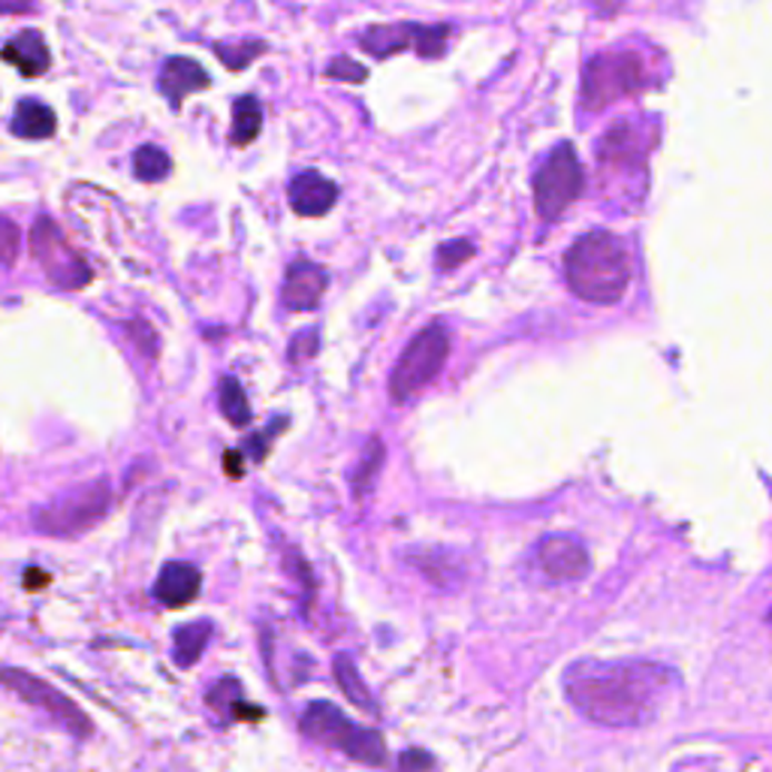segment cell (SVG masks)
Wrapping results in <instances>:
<instances>
[{
  "label": "cell",
  "mask_w": 772,
  "mask_h": 772,
  "mask_svg": "<svg viewBox=\"0 0 772 772\" xmlns=\"http://www.w3.org/2000/svg\"><path fill=\"white\" fill-rule=\"evenodd\" d=\"M682 689L676 670L652 661L585 657L564 670V694L580 715L601 728H643Z\"/></svg>",
  "instance_id": "1"
},
{
  "label": "cell",
  "mask_w": 772,
  "mask_h": 772,
  "mask_svg": "<svg viewBox=\"0 0 772 772\" xmlns=\"http://www.w3.org/2000/svg\"><path fill=\"white\" fill-rule=\"evenodd\" d=\"M564 278L592 305H616L631 284V257L610 230L583 232L564 254Z\"/></svg>",
  "instance_id": "2"
},
{
  "label": "cell",
  "mask_w": 772,
  "mask_h": 772,
  "mask_svg": "<svg viewBox=\"0 0 772 772\" xmlns=\"http://www.w3.org/2000/svg\"><path fill=\"white\" fill-rule=\"evenodd\" d=\"M305 736L324 742L329 749H338L347 758H354L368 766H380L386 763V742L377 731H368L363 724H356L345 715V712L326 703V700H314L308 703V710L299 719Z\"/></svg>",
  "instance_id": "3"
},
{
  "label": "cell",
  "mask_w": 772,
  "mask_h": 772,
  "mask_svg": "<svg viewBox=\"0 0 772 772\" xmlns=\"http://www.w3.org/2000/svg\"><path fill=\"white\" fill-rule=\"evenodd\" d=\"M109 504H112L109 481L82 483L58 495L55 502L42 504L40 511L33 513V528L40 534H52V537H79V534L91 532L97 522H103Z\"/></svg>",
  "instance_id": "4"
},
{
  "label": "cell",
  "mask_w": 772,
  "mask_h": 772,
  "mask_svg": "<svg viewBox=\"0 0 772 772\" xmlns=\"http://www.w3.org/2000/svg\"><path fill=\"white\" fill-rule=\"evenodd\" d=\"M449 354V333L444 324H428L426 329H419L410 345L405 347V354L398 356L396 368L389 375V398L396 405H405L417 396L423 386H428L438 372L444 368Z\"/></svg>",
  "instance_id": "5"
},
{
  "label": "cell",
  "mask_w": 772,
  "mask_h": 772,
  "mask_svg": "<svg viewBox=\"0 0 772 772\" xmlns=\"http://www.w3.org/2000/svg\"><path fill=\"white\" fill-rule=\"evenodd\" d=\"M640 88H646V63L637 52H601L585 63L583 103L592 112Z\"/></svg>",
  "instance_id": "6"
},
{
  "label": "cell",
  "mask_w": 772,
  "mask_h": 772,
  "mask_svg": "<svg viewBox=\"0 0 772 772\" xmlns=\"http://www.w3.org/2000/svg\"><path fill=\"white\" fill-rule=\"evenodd\" d=\"M583 164L571 142H558L534 172V209L543 220H555L583 194Z\"/></svg>",
  "instance_id": "7"
},
{
  "label": "cell",
  "mask_w": 772,
  "mask_h": 772,
  "mask_svg": "<svg viewBox=\"0 0 772 772\" xmlns=\"http://www.w3.org/2000/svg\"><path fill=\"white\" fill-rule=\"evenodd\" d=\"M31 254L58 290H82L95 281L91 266L70 245L55 218H37L31 227Z\"/></svg>",
  "instance_id": "8"
},
{
  "label": "cell",
  "mask_w": 772,
  "mask_h": 772,
  "mask_svg": "<svg viewBox=\"0 0 772 772\" xmlns=\"http://www.w3.org/2000/svg\"><path fill=\"white\" fill-rule=\"evenodd\" d=\"M0 685H3V689H10L12 694H19L24 703H31V706L46 712L55 724H61L63 731L73 733V736H79V740L91 736V731H95L91 719L76 706L73 700L67 697V694H61L58 689H52L49 682H42L40 676L28 673V670L0 667Z\"/></svg>",
  "instance_id": "9"
},
{
  "label": "cell",
  "mask_w": 772,
  "mask_h": 772,
  "mask_svg": "<svg viewBox=\"0 0 772 772\" xmlns=\"http://www.w3.org/2000/svg\"><path fill=\"white\" fill-rule=\"evenodd\" d=\"M534 567L546 583H576L592 571V558L574 537H543L534 546Z\"/></svg>",
  "instance_id": "10"
},
{
  "label": "cell",
  "mask_w": 772,
  "mask_h": 772,
  "mask_svg": "<svg viewBox=\"0 0 772 772\" xmlns=\"http://www.w3.org/2000/svg\"><path fill=\"white\" fill-rule=\"evenodd\" d=\"M287 199H290V209L296 211V215H303V218H320V215H326V211L335 206L338 185H335L333 178L314 172V169H305V172H299V176L290 181Z\"/></svg>",
  "instance_id": "11"
},
{
  "label": "cell",
  "mask_w": 772,
  "mask_h": 772,
  "mask_svg": "<svg viewBox=\"0 0 772 772\" xmlns=\"http://www.w3.org/2000/svg\"><path fill=\"white\" fill-rule=\"evenodd\" d=\"M326 271L311 260H296L284 275V305L290 311H311L320 305L326 290Z\"/></svg>",
  "instance_id": "12"
},
{
  "label": "cell",
  "mask_w": 772,
  "mask_h": 772,
  "mask_svg": "<svg viewBox=\"0 0 772 772\" xmlns=\"http://www.w3.org/2000/svg\"><path fill=\"white\" fill-rule=\"evenodd\" d=\"M211 85L209 73L202 70V63H197L194 58H169L164 67H160V76H157V88L160 95L167 97L172 109L185 103V97L197 95V91H206Z\"/></svg>",
  "instance_id": "13"
},
{
  "label": "cell",
  "mask_w": 772,
  "mask_h": 772,
  "mask_svg": "<svg viewBox=\"0 0 772 772\" xmlns=\"http://www.w3.org/2000/svg\"><path fill=\"white\" fill-rule=\"evenodd\" d=\"M199 588H202V576L194 564L188 562H169L164 564V571L155 583V597L164 606L181 610L190 601H197Z\"/></svg>",
  "instance_id": "14"
},
{
  "label": "cell",
  "mask_w": 772,
  "mask_h": 772,
  "mask_svg": "<svg viewBox=\"0 0 772 772\" xmlns=\"http://www.w3.org/2000/svg\"><path fill=\"white\" fill-rule=\"evenodd\" d=\"M0 58L12 67H19L21 76H40L52 67V55H49V46L42 40L40 31H21L16 33L3 49H0Z\"/></svg>",
  "instance_id": "15"
},
{
  "label": "cell",
  "mask_w": 772,
  "mask_h": 772,
  "mask_svg": "<svg viewBox=\"0 0 772 772\" xmlns=\"http://www.w3.org/2000/svg\"><path fill=\"white\" fill-rule=\"evenodd\" d=\"M55 127H58V121H55V112L49 106L40 103V100H21L16 106L10 130L19 139H49V136H55Z\"/></svg>",
  "instance_id": "16"
},
{
  "label": "cell",
  "mask_w": 772,
  "mask_h": 772,
  "mask_svg": "<svg viewBox=\"0 0 772 772\" xmlns=\"http://www.w3.org/2000/svg\"><path fill=\"white\" fill-rule=\"evenodd\" d=\"M417 28L419 24H375L359 37V42L366 46V52L386 58V55L402 52L407 42H417Z\"/></svg>",
  "instance_id": "17"
},
{
  "label": "cell",
  "mask_w": 772,
  "mask_h": 772,
  "mask_svg": "<svg viewBox=\"0 0 772 772\" xmlns=\"http://www.w3.org/2000/svg\"><path fill=\"white\" fill-rule=\"evenodd\" d=\"M211 640V622H190L176 627L172 634V657L178 667H194Z\"/></svg>",
  "instance_id": "18"
},
{
  "label": "cell",
  "mask_w": 772,
  "mask_h": 772,
  "mask_svg": "<svg viewBox=\"0 0 772 772\" xmlns=\"http://www.w3.org/2000/svg\"><path fill=\"white\" fill-rule=\"evenodd\" d=\"M260 127H263V106L260 100L254 95H245L239 97L236 103H232V127H230V142L236 148H245L251 146L254 139L260 136Z\"/></svg>",
  "instance_id": "19"
},
{
  "label": "cell",
  "mask_w": 772,
  "mask_h": 772,
  "mask_svg": "<svg viewBox=\"0 0 772 772\" xmlns=\"http://www.w3.org/2000/svg\"><path fill=\"white\" fill-rule=\"evenodd\" d=\"M335 682H338V689L345 691V697L354 703V706H359V710L366 712H377V703L375 697H372V691L366 689V682H363V676H359V670H356V664L350 661L347 655H338L335 657Z\"/></svg>",
  "instance_id": "20"
},
{
  "label": "cell",
  "mask_w": 772,
  "mask_h": 772,
  "mask_svg": "<svg viewBox=\"0 0 772 772\" xmlns=\"http://www.w3.org/2000/svg\"><path fill=\"white\" fill-rule=\"evenodd\" d=\"M380 465H384V441L372 438L363 449V456H359V465L350 471V489H354L356 498H363L375 486Z\"/></svg>",
  "instance_id": "21"
},
{
  "label": "cell",
  "mask_w": 772,
  "mask_h": 772,
  "mask_svg": "<svg viewBox=\"0 0 772 772\" xmlns=\"http://www.w3.org/2000/svg\"><path fill=\"white\" fill-rule=\"evenodd\" d=\"M220 410L236 428H245L251 423V405H248V396H245V389H241L236 377L220 380Z\"/></svg>",
  "instance_id": "22"
},
{
  "label": "cell",
  "mask_w": 772,
  "mask_h": 772,
  "mask_svg": "<svg viewBox=\"0 0 772 772\" xmlns=\"http://www.w3.org/2000/svg\"><path fill=\"white\" fill-rule=\"evenodd\" d=\"M169 169H172V160H169V155L164 151V148L157 146H139L133 155V172L139 181H148V185H155V181H164V178L169 176Z\"/></svg>",
  "instance_id": "23"
},
{
  "label": "cell",
  "mask_w": 772,
  "mask_h": 772,
  "mask_svg": "<svg viewBox=\"0 0 772 772\" xmlns=\"http://www.w3.org/2000/svg\"><path fill=\"white\" fill-rule=\"evenodd\" d=\"M209 703L218 712H232V719H245V712L254 715V719H260L263 715L260 710H245V706H241V689L236 679H224V682H218V685L209 691Z\"/></svg>",
  "instance_id": "24"
},
{
  "label": "cell",
  "mask_w": 772,
  "mask_h": 772,
  "mask_svg": "<svg viewBox=\"0 0 772 772\" xmlns=\"http://www.w3.org/2000/svg\"><path fill=\"white\" fill-rule=\"evenodd\" d=\"M263 52H266V42L260 40L236 42V46H230V42H218V46H215V55H218L220 61L227 63L230 70H245V67H248V63Z\"/></svg>",
  "instance_id": "25"
},
{
  "label": "cell",
  "mask_w": 772,
  "mask_h": 772,
  "mask_svg": "<svg viewBox=\"0 0 772 772\" xmlns=\"http://www.w3.org/2000/svg\"><path fill=\"white\" fill-rule=\"evenodd\" d=\"M21 251V230L19 224L0 215V266H12L19 260Z\"/></svg>",
  "instance_id": "26"
},
{
  "label": "cell",
  "mask_w": 772,
  "mask_h": 772,
  "mask_svg": "<svg viewBox=\"0 0 772 772\" xmlns=\"http://www.w3.org/2000/svg\"><path fill=\"white\" fill-rule=\"evenodd\" d=\"M326 76H329V79H345V82H363V79H366V67L350 61V58H335V61H329V67H326Z\"/></svg>",
  "instance_id": "27"
},
{
  "label": "cell",
  "mask_w": 772,
  "mask_h": 772,
  "mask_svg": "<svg viewBox=\"0 0 772 772\" xmlns=\"http://www.w3.org/2000/svg\"><path fill=\"white\" fill-rule=\"evenodd\" d=\"M471 254H474V248H471L465 239L447 241V245L438 251V263L444 266V269H456L462 260H468Z\"/></svg>",
  "instance_id": "28"
},
{
  "label": "cell",
  "mask_w": 772,
  "mask_h": 772,
  "mask_svg": "<svg viewBox=\"0 0 772 772\" xmlns=\"http://www.w3.org/2000/svg\"><path fill=\"white\" fill-rule=\"evenodd\" d=\"M314 354H317V329H305V333H299L296 338H293V345H290L293 363H305V359H311Z\"/></svg>",
  "instance_id": "29"
},
{
  "label": "cell",
  "mask_w": 772,
  "mask_h": 772,
  "mask_svg": "<svg viewBox=\"0 0 772 772\" xmlns=\"http://www.w3.org/2000/svg\"><path fill=\"white\" fill-rule=\"evenodd\" d=\"M284 426H287V419H278V423H275V426H271L269 432H260V435H254V438L248 441V449H251L254 462L266 459V449H269V441L275 438V432H278V428H284Z\"/></svg>",
  "instance_id": "30"
},
{
  "label": "cell",
  "mask_w": 772,
  "mask_h": 772,
  "mask_svg": "<svg viewBox=\"0 0 772 772\" xmlns=\"http://www.w3.org/2000/svg\"><path fill=\"white\" fill-rule=\"evenodd\" d=\"M127 329L130 333H139V338H136V345L142 347V354L148 350V356H157V335L155 329L148 324H127Z\"/></svg>",
  "instance_id": "31"
},
{
  "label": "cell",
  "mask_w": 772,
  "mask_h": 772,
  "mask_svg": "<svg viewBox=\"0 0 772 772\" xmlns=\"http://www.w3.org/2000/svg\"><path fill=\"white\" fill-rule=\"evenodd\" d=\"M24 576H28V583H24L28 588H42V585H49V574H42V571H37V567H31Z\"/></svg>",
  "instance_id": "32"
},
{
  "label": "cell",
  "mask_w": 772,
  "mask_h": 772,
  "mask_svg": "<svg viewBox=\"0 0 772 772\" xmlns=\"http://www.w3.org/2000/svg\"><path fill=\"white\" fill-rule=\"evenodd\" d=\"M227 471H230L232 477H239L241 471H245V465H239V453L236 449H227Z\"/></svg>",
  "instance_id": "33"
},
{
  "label": "cell",
  "mask_w": 772,
  "mask_h": 772,
  "mask_svg": "<svg viewBox=\"0 0 772 772\" xmlns=\"http://www.w3.org/2000/svg\"><path fill=\"white\" fill-rule=\"evenodd\" d=\"M28 10H33V7H7V3H0V12H28Z\"/></svg>",
  "instance_id": "34"
},
{
  "label": "cell",
  "mask_w": 772,
  "mask_h": 772,
  "mask_svg": "<svg viewBox=\"0 0 772 772\" xmlns=\"http://www.w3.org/2000/svg\"><path fill=\"white\" fill-rule=\"evenodd\" d=\"M766 622H770V625H772V610H770V616H766Z\"/></svg>",
  "instance_id": "35"
}]
</instances>
